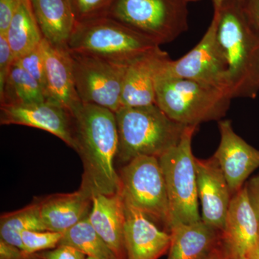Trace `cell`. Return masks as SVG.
<instances>
[{"mask_svg": "<svg viewBox=\"0 0 259 259\" xmlns=\"http://www.w3.org/2000/svg\"><path fill=\"white\" fill-rule=\"evenodd\" d=\"M40 259H85L86 255L69 245H59L54 249L36 253Z\"/></svg>", "mask_w": 259, "mask_h": 259, "instance_id": "30", "label": "cell"}, {"mask_svg": "<svg viewBox=\"0 0 259 259\" xmlns=\"http://www.w3.org/2000/svg\"><path fill=\"white\" fill-rule=\"evenodd\" d=\"M243 1L226 0L214 13L232 98L253 99L259 93V32L245 14Z\"/></svg>", "mask_w": 259, "mask_h": 259, "instance_id": "2", "label": "cell"}, {"mask_svg": "<svg viewBox=\"0 0 259 259\" xmlns=\"http://www.w3.org/2000/svg\"><path fill=\"white\" fill-rule=\"evenodd\" d=\"M245 185L250 205L259 222V175L252 177Z\"/></svg>", "mask_w": 259, "mask_h": 259, "instance_id": "32", "label": "cell"}, {"mask_svg": "<svg viewBox=\"0 0 259 259\" xmlns=\"http://www.w3.org/2000/svg\"><path fill=\"white\" fill-rule=\"evenodd\" d=\"M197 127L187 126L179 144L158 158L168 194L169 231L177 223L190 224L202 220L198 208L196 158L192 150Z\"/></svg>", "mask_w": 259, "mask_h": 259, "instance_id": "6", "label": "cell"}, {"mask_svg": "<svg viewBox=\"0 0 259 259\" xmlns=\"http://www.w3.org/2000/svg\"><path fill=\"white\" fill-rule=\"evenodd\" d=\"M115 116L117 158L125 163L142 156L159 158L179 144L187 127L170 118L157 105L122 107Z\"/></svg>", "mask_w": 259, "mask_h": 259, "instance_id": "3", "label": "cell"}, {"mask_svg": "<svg viewBox=\"0 0 259 259\" xmlns=\"http://www.w3.org/2000/svg\"><path fill=\"white\" fill-rule=\"evenodd\" d=\"M217 25L218 16L214 13L208 29L195 47L178 60L167 59L158 74L194 80L217 89L232 98L228 65L218 42Z\"/></svg>", "mask_w": 259, "mask_h": 259, "instance_id": "9", "label": "cell"}, {"mask_svg": "<svg viewBox=\"0 0 259 259\" xmlns=\"http://www.w3.org/2000/svg\"><path fill=\"white\" fill-rule=\"evenodd\" d=\"M41 85L47 97V75H46V40L35 49L14 61Z\"/></svg>", "mask_w": 259, "mask_h": 259, "instance_id": "26", "label": "cell"}, {"mask_svg": "<svg viewBox=\"0 0 259 259\" xmlns=\"http://www.w3.org/2000/svg\"><path fill=\"white\" fill-rule=\"evenodd\" d=\"M187 0H115L108 16L158 45L188 30Z\"/></svg>", "mask_w": 259, "mask_h": 259, "instance_id": "7", "label": "cell"}, {"mask_svg": "<svg viewBox=\"0 0 259 259\" xmlns=\"http://www.w3.org/2000/svg\"><path fill=\"white\" fill-rule=\"evenodd\" d=\"M171 245L167 259H203L218 245L220 232L201 220L177 223L170 228Z\"/></svg>", "mask_w": 259, "mask_h": 259, "instance_id": "21", "label": "cell"}, {"mask_svg": "<svg viewBox=\"0 0 259 259\" xmlns=\"http://www.w3.org/2000/svg\"><path fill=\"white\" fill-rule=\"evenodd\" d=\"M85 259H97V258H93V257H89V256H88Z\"/></svg>", "mask_w": 259, "mask_h": 259, "instance_id": "38", "label": "cell"}, {"mask_svg": "<svg viewBox=\"0 0 259 259\" xmlns=\"http://www.w3.org/2000/svg\"><path fill=\"white\" fill-rule=\"evenodd\" d=\"M119 176L124 199L169 233V204L158 158H135L121 168Z\"/></svg>", "mask_w": 259, "mask_h": 259, "instance_id": "8", "label": "cell"}, {"mask_svg": "<svg viewBox=\"0 0 259 259\" xmlns=\"http://www.w3.org/2000/svg\"><path fill=\"white\" fill-rule=\"evenodd\" d=\"M258 236L259 222L244 185L232 197L218 245L226 259H251Z\"/></svg>", "mask_w": 259, "mask_h": 259, "instance_id": "11", "label": "cell"}, {"mask_svg": "<svg viewBox=\"0 0 259 259\" xmlns=\"http://www.w3.org/2000/svg\"><path fill=\"white\" fill-rule=\"evenodd\" d=\"M15 60L28 54L41 42L44 37L34 16L30 0H23L7 31ZM14 60V61H15Z\"/></svg>", "mask_w": 259, "mask_h": 259, "instance_id": "22", "label": "cell"}, {"mask_svg": "<svg viewBox=\"0 0 259 259\" xmlns=\"http://www.w3.org/2000/svg\"><path fill=\"white\" fill-rule=\"evenodd\" d=\"M46 75L48 101L71 113L81 101L75 85L72 54L68 47L54 46L46 40Z\"/></svg>", "mask_w": 259, "mask_h": 259, "instance_id": "19", "label": "cell"}, {"mask_svg": "<svg viewBox=\"0 0 259 259\" xmlns=\"http://www.w3.org/2000/svg\"><path fill=\"white\" fill-rule=\"evenodd\" d=\"M115 0H69L77 23L108 16Z\"/></svg>", "mask_w": 259, "mask_h": 259, "instance_id": "28", "label": "cell"}, {"mask_svg": "<svg viewBox=\"0 0 259 259\" xmlns=\"http://www.w3.org/2000/svg\"><path fill=\"white\" fill-rule=\"evenodd\" d=\"M71 54L75 85L80 100L115 113L120 110L122 84L129 64L96 56Z\"/></svg>", "mask_w": 259, "mask_h": 259, "instance_id": "10", "label": "cell"}, {"mask_svg": "<svg viewBox=\"0 0 259 259\" xmlns=\"http://www.w3.org/2000/svg\"><path fill=\"white\" fill-rule=\"evenodd\" d=\"M251 259H259V236L258 244H257L256 249H255L254 253H253V256Z\"/></svg>", "mask_w": 259, "mask_h": 259, "instance_id": "36", "label": "cell"}, {"mask_svg": "<svg viewBox=\"0 0 259 259\" xmlns=\"http://www.w3.org/2000/svg\"><path fill=\"white\" fill-rule=\"evenodd\" d=\"M42 37L54 46L68 47L76 27L69 0H30Z\"/></svg>", "mask_w": 259, "mask_h": 259, "instance_id": "20", "label": "cell"}, {"mask_svg": "<svg viewBox=\"0 0 259 259\" xmlns=\"http://www.w3.org/2000/svg\"><path fill=\"white\" fill-rule=\"evenodd\" d=\"M156 105L167 116L186 126L221 120L232 98L204 83L183 78H156Z\"/></svg>", "mask_w": 259, "mask_h": 259, "instance_id": "5", "label": "cell"}, {"mask_svg": "<svg viewBox=\"0 0 259 259\" xmlns=\"http://www.w3.org/2000/svg\"><path fill=\"white\" fill-rule=\"evenodd\" d=\"M226 0H212L213 7H214V11L218 10L221 8V5Z\"/></svg>", "mask_w": 259, "mask_h": 259, "instance_id": "35", "label": "cell"}, {"mask_svg": "<svg viewBox=\"0 0 259 259\" xmlns=\"http://www.w3.org/2000/svg\"><path fill=\"white\" fill-rule=\"evenodd\" d=\"M23 0H0V35H5Z\"/></svg>", "mask_w": 259, "mask_h": 259, "instance_id": "31", "label": "cell"}, {"mask_svg": "<svg viewBox=\"0 0 259 259\" xmlns=\"http://www.w3.org/2000/svg\"><path fill=\"white\" fill-rule=\"evenodd\" d=\"M26 231H47L36 200L23 208L3 214L0 218V239L22 250L21 235Z\"/></svg>", "mask_w": 259, "mask_h": 259, "instance_id": "24", "label": "cell"}, {"mask_svg": "<svg viewBox=\"0 0 259 259\" xmlns=\"http://www.w3.org/2000/svg\"><path fill=\"white\" fill-rule=\"evenodd\" d=\"M46 101L48 100L41 85L13 63L4 88L0 91V105H30Z\"/></svg>", "mask_w": 259, "mask_h": 259, "instance_id": "23", "label": "cell"}, {"mask_svg": "<svg viewBox=\"0 0 259 259\" xmlns=\"http://www.w3.org/2000/svg\"><path fill=\"white\" fill-rule=\"evenodd\" d=\"M188 3H193V2L199 1V0H187Z\"/></svg>", "mask_w": 259, "mask_h": 259, "instance_id": "37", "label": "cell"}, {"mask_svg": "<svg viewBox=\"0 0 259 259\" xmlns=\"http://www.w3.org/2000/svg\"><path fill=\"white\" fill-rule=\"evenodd\" d=\"M64 233L50 231H24L21 235L23 250L28 254H35L54 249L60 244Z\"/></svg>", "mask_w": 259, "mask_h": 259, "instance_id": "27", "label": "cell"}, {"mask_svg": "<svg viewBox=\"0 0 259 259\" xmlns=\"http://www.w3.org/2000/svg\"><path fill=\"white\" fill-rule=\"evenodd\" d=\"M93 198V192L81 185L74 192L51 194L36 202L47 231L64 233L88 217Z\"/></svg>", "mask_w": 259, "mask_h": 259, "instance_id": "18", "label": "cell"}, {"mask_svg": "<svg viewBox=\"0 0 259 259\" xmlns=\"http://www.w3.org/2000/svg\"><path fill=\"white\" fill-rule=\"evenodd\" d=\"M89 221L118 259H127L125 245V202L120 190L95 194Z\"/></svg>", "mask_w": 259, "mask_h": 259, "instance_id": "17", "label": "cell"}, {"mask_svg": "<svg viewBox=\"0 0 259 259\" xmlns=\"http://www.w3.org/2000/svg\"><path fill=\"white\" fill-rule=\"evenodd\" d=\"M203 259H226V258L218 243V245Z\"/></svg>", "mask_w": 259, "mask_h": 259, "instance_id": "34", "label": "cell"}, {"mask_svg": "<svg viewBox=\"0 0 259 259\" xmlns=\"http://www.w3.org/2000/svg\"><path fill=\"white\" fill-rule=\"evenodd\" d=\"M124 202L127 259L159 258L169 250L171 235L159 229L156 223L137 207L125 199Z\"/></svg>", "mask_w": 259, "mask_h": 259, "instance_id": "15", "label": "cell"}, {"mask_svg": "<svg viewBox=\"0 0 259 259\" xmlns=\"http://www.w3.org/2000/svg\"><path fill=\"white\" fill-rule=\"evenodd\" d=\"M160 47L151 39L110 16L76 23L68 48L71 53L130 64Z\"/></svg>", "mask_w": 259, "mask_h": 259, "instance_id": "4", "label": "cell"}, {"mask_svg": "<svg viewBox=\"0 0 259 259\" xmlns=\"http://www.w3.org/2000/svg\"><path fill=\"white\" fill-rule=\"evenodd\" d=\"M197 192L202 204V221L221 232L225 223L233 194L219 163L214 157L196 158Z\"/></svg>", "mask_w": 259, "mask_h": 259, "instance_id": "14", "label": "cell"}, {"mask_svg": "<svg viewBox=\"0 0 259 259\" xmlns=\"http://www.w3.org/2000/svg\"><path fill=\"white\" fill-rule=\"evenodd\" d=\"M88 217L65 231L59 245H69L97 259H118L95 231Z\"/></svg>", "mask_w": 259, "mask_h": 259, "instance_id": "25", "label": "cell"}, {"mask_svg": "<svg viewBox=\"0 0 259 259\" xmlns=\"http://www.w3.org/2000/svg\"><path fill=\"white\" fill-rule=\"evenodd\" d=\"M221 142L213 155L221 166L233 196L243 188L259 167V151L236 134L231 120L218 121Z\"/></svg>", "mask_w": 259, "mask_h": 259, "instance_id": "13", "label": "cell"}, {"mask_svg": "<svg viewBox=\"0 0 259 259\" xmlns=\"http://www.w3.org/2000/svg\"><path fill=\"white\" fill-rule=\"evenodd\" d=\"M243 5L250 23L259 32V0H243Z\"/></svg>", "mask_w": 259, "mask_h": 259, "instance_id": "33", "label": "cell"}, {"mask_svg": "<svg viewBox=\"0 0 259 259\" xmlns=\"http://www.w3.org/2000/svg\"><path fill=\"white\" fill-rule=\"evenodd\" d=\"M168 58L158 47L128 65L122 84L121 108L156 105V76Z\"/></svg>", "mask_w": 259, "mask_h": 259, "instance_id": "16", "label": "cell"}, {"mask_svg": "<svg viewBox=\"0 0 259 259\" xmlns=\"http://www.w3.org/2000/svg\"><path fill=\"white\" fill-rule=\"evenodd\" d=\"M14 60L8 39L0 35V91L4 88Z\"/></svg>", "mask_w": 259, "mask_h": 259, "instance_id": "29", "label": "cell"}, {"mask_svg": "<svg viewBox=\"0 0 259 259\" xmlns=\"http://www.w3.org/2000/svg\"><path fill=\"white\" fill-rule=\"evenodd\" d=\"M74 150L83 163L81 185L95 194H112L120 190L115 170L118 133L115 113L109 109L80 102L71 111Z\"/></svg>", "mask_w": 259, "mask_h": 259, "instance_id": "1", "label": "cell"}, {"mask_svg": "<svg viewBox=\"0 0 259 259\" xmlns=\"http://www.w3.org/2000/svg\"><path fill=\"white\" fill-rule=\"evenodd\" d=\"M0 124L20 125L47 131L74 148L73 120L64 107L49 101L30 105H0Z\"/></svg>", "mask_w": 259, "mask_h": 259, "instance_id": "12", "label": "cell"}]
</instances>
